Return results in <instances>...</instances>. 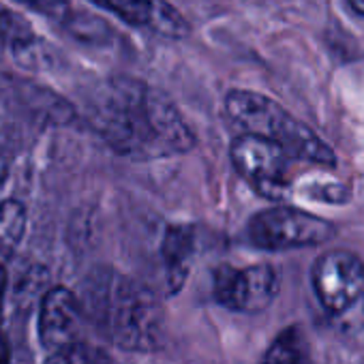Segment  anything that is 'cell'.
<instances>
[{"mask_svg": "<svg viewBox=\"0 0 364 364\" xmlns=\"http://www.w3.org/2000/svg\"><path fill=\"white\" fill-rule=\"evenodd\" d=\"M225 114L247 135L274 141L291 159H302L323 167H332L336 163L334 150L321 141L313 129L264 95L251 90H232L225 97Z\"/></svg>", "mask_w": 364, "mask_h": 364, "instance_id": "3", "label": "cell"}, {"mask_svg": "<svg viewBox=\"0 0 364 364\" xmlns=\"http://www.w3.org/2000/svg\"><path fill=\"white\" fill-rule=\"evenodd\" d=\"M26 232V208L16 200L0 202V270L16 253Z\"/></svg>", "mask_w": 364, "mask_h": 364, "instance_id": "10", "label": "cell"}, {"mask_svg": "<svg viewBox=\"0 0 364 364\" xmlns=\"http://www.w3.org/2000/svg\"><path fill=\"white\" fill-rule=\"evenodd\" d=\"M156 0H103V9L114 11L131 26H150Z\"/></svg>", "mask_w": 364, "mask_h": 364, "instance_id": "14", "label": "cell"}, {"mask_svg": "<svg viewBox=\"0 0 364 364\" xmlns=\"http://www.w3.org/2000/svg\"><path fill=\"white\" fill-rule=\"evenodd\" d=\"M16 3L31 7L37 14L50 16L54 20H69L71 16V7H69V0H16Z\"/></svg>", "mask_w": 364, "mask_h": 364, "instance_id": "15", "label": "cell"}, {"mask_svg": "<svg viewBox=\"0 0 364 364\" xmlns=\"http://www.w3.org/2000/svg\"><path fill=\"white\" fill-rule=\"evenodd\" d=\"M5 48H7V46H5L3 41H0V54H3V52H5Z\"/></svg>", "mask_w": 364, "mask_h": 364, "instance_id": "19", "label": "cell"}, {"mask_svg": "<svg viewBox=\"0 0 364 364\" xmlns=\"http://www.w3.org/2000/svg\"><path fill=\"white\" fill-rule=\"evenodd\" d=\"M349 5H351V9H353L355 14L364 16V0H349Z\"/></svg>", "mask_w": 364, "mask_h": 364, "instance_id": "17", "label": "cell"}, {"mask_svg": "<svg viewBox=\"0 0 364 364\" xmlns=\"http://www.w3.org/2000/svg\"><path fill=\"white\" fill-rule=\"evenodd\" d=\"M0 364H11L9 343H7V336L3 332H0Z\"/></svg>", "mask_w": 364, "mask_h": 364, "instance_id": "16", "label": "cell"}, {"mask_svg": "<svg viewBox=\"0 0 364 364\" xmlns=\"http://www.w3.org/2000/svg\"><path fill=\"white\" fill-rule=\"evenodd\" d=\"M86 319L80 298L67 287H52L39 311V338L52 353L67 349L80 341L82 321Z\"/></svg>", "mask_w": 364, "mask_h": 364, "instance_id": "8", "label": "cell"}, {"mask_svg": "<svg viewBox=\"0 0 364 364\" xmlns=\"http://www.w3.org/2000/svg\"><path fill=\"white\" fill-rule=\"evenodd\" d=\"M264 364H304V341L300 332L296 328L283 330L266 351Z\"/></svg>", "mask_w": 364, "mask_h": 364, "instance_id": "11", "label": "cell"}, {"mask_svg": "<svg viewBox=\"0 0 364 364\" xmlns=\"http://www.w3.org/2000/svg\"><path fill=\"white\" fill-rule=\"evenodd\" d=\"M90 3H95V5H99V7H103V0H90Z\"/></svg>", "mask_w": 364, "mask_h": 364, "instance_id": "18", "label": "cell"}, {"mask_svg": "<svg viewBox=\"0 0 364 364\" xmlns=\"http://www.w3.org/2000/svg\"><path fill=\"white\" fill-rule=\"evenodd\" d=\"M148 28H152L154 33L169 37V39H182V37H187L191 31L187 20L180 16V11L173 9L169 3H165V0H156L154 14H152Z\"/></svg>", "mask_w": 364, "mask_h": 364, "instance_id": "12", "label": "cell"}, {"mask_svg": "<svg viewBox=\"0 0 364 364\" xmlns=\"http://www.w3.org/2000/svg\"><path fill=\"white\" fill-rule=\"evenodd\" d=\"M279 294V277L268 264L247 268L221 266L215 272V298L238 313H262Z\"/></svg>", "mask_w": 364, "mask_h": 364, "instance_id": "7", "label": "cell"}, {"mask_svg": "<svg viewBox=\"0 0 364 364\" xmlns=\"http://www.w3.org/2000/svg\"><path fill=\"white\" fill-rule=\"evenodd\" d=\"M92 120L103 139L131 159H167L196 146V135L176 105L163 92L135 80L112 82Z\"/></svg>", "mask_w": 364, "mask_h": 364, "instance_id": "1", "label": "cell"}, {"mask_svg": "<svg viewBox=\"0 0 364 364\" xmlns=\"http://www.w3.org/2000/svg\"><path fill=\"white\" fill-rule=\"evenodd\" d=\"M247 236L257 249L287 251L323 245L336 236V228L317 215L281 206L255 215L247 228Z\"/></svg>", "mask_w": 364, "mask_h": 364, "instance_id": "5", "label": "cell"}, {"mask_svg": "<svg viewBox=\"0 0 364 364\" xmlns=\"http://www.w3.org/2000/svg\"><path fill=\"white\" fill-rule=\"evenodd\" d=\"M46 364H118L107 351L88 343H75L48 358Z\"/></svg>", "mask_w": 364, "mask_h": 364, "instance_id": "13", "label": "cell"}, {"mask_svg": "<svg viewBox=\"0 0 364 364\" xmlns=\"http://www.w3.org/2000/svg\"><path fill=\"white\" fill-rule=\"evenodd\" d=\"M315 294L326 313L345 328L364 323V264L353 253L334 249L317 257L311 270Z\"/></svg>", "mask_w": 364, "mask_h": 364, "instance_id": "4", "label": "cell"}, {"mask_svg": "<svg viewBox=\"0 0 364 364\" xmlns=\"http://www.w3.org/2000/svg\"><path fill=\"white\" fill-rule=\"evenodd\" d=\"M196 251V234L191 225H169L163 238V264H165V281L167 291L176 294L185 283L191 266V257Z\"/></svg>", "mask_w": 364, "mask_h": 364, "instance_id": "9", "label": "cell"}, {"mask_svg": "<svg viewBox=\"0 0 364 364\" xmlns=\"http://www.w3.org/2000/svg\"><path fill=\"white\" fill-rule=\"evenodd\" d=\"M289 154L270 139L240 135L232 144V163L262 198L283 200L289 189Z\"/></svg>", "mask_w": 364, "mask_h": 364, "instance_id": "6", "label": "cell"}, {"mask_svg": "<svg viewBox=\"0 0 364 364\" xmlns=\"http://www.w3.org/2000/svg\"><path fill=\"white\" fill-rule=\"evenodd\" d=\"M86 319L127 351H154L163 345L165 319L156 296L112 268H95L82 283Z\"/></svg>", "mask_w": 364, "mask_h": 364, "instance_id": "2", "label": "cell"}]
</instances>
